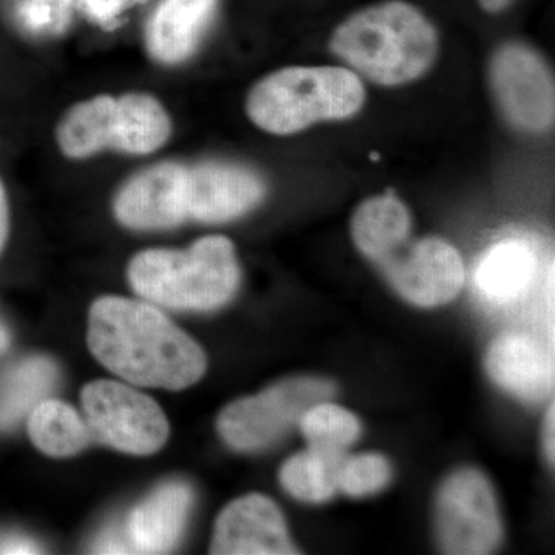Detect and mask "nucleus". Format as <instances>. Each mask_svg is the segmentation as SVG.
I'll use <instances>...</instances> for the list:
<instances>
[{"label": "nucleus", "mask_w": 555, "mask_h": 555, "mask_svg": "<svg viewBox=\"0 0 555 555\" xmlns=\"http://www.w3.org/2000/svg\"><path fill=\"white\" fill-rule=\"evenodd\" d=\"M170 134L169 113L155 96L126 93L116 98L112 150L126 155H150L164 147Z\"/></svg>", "instance_id": "nucleus-17"}, {"label": "nucleus", "mask_w": 555, "mask_h": 555, "mask_svg": "<svg viewBox=\"0 0 555 555\" xmlns=\"http://www.w3.org/2000/svg\"><path fill=\"white\" fill-rule=\"evenodd\" d=\"M9 199H7L5 188H3L2 181H0V254H2L3 247H5L7 238H9Z\"/></svg>", "instance_id": "nucleus-29"}, {"label": "nucleus", "mask_w": 555, "mask_h": 555, "mask_svg": "<svg viewBox=\"0 0 555 555\" xmlns=\"http://www.w3.org/2000/svg\"><path fill=\"white\" fill-rule=\"evenodd\" d=\"M42 553L35 540L25 535H5L0 539V554H39Z\"/></svg>", "instance_id": "nucleus-28"}, {"label": "nucleus", "mask_w": 555, "mask_h": 555, "mask_svg": "<svg viewBox=\"0 0 555 555\" xmlns=\"http://www.w3.org/2000/svg\"><path fill=\"white\" fill-rule=\"evenodd\" d=\"M554 430H555L554 406H551L550 412H547L546 430H545L546 454H547V456H550L551 462H554V454H555Z\"/></svg>", "instance_id": "nucleus-30"}, {"label": "nucleus", "mask_w": 555, "mask_h": 555, "mask_svg": "<svg viewBox=\"0 0 555 555\" xmlns=\"http://www.w3.org/2000/svg\"><path fill=\"white\" fill-rule=\"evenodd\" d=\"M489 86L511 126L531 133L553 127V73L531 47L518 42L500 47L489 64Z\"/></svg>", "instance_id": "nucleus-7"}, {"label": "nucleus", "mask_w": 555, "mask_h": 555, "mask_svg": "<svg viewBox=\"0 0 555 555\" xmlns=\"http://www.w3.org/2000/svg\"><path fill=\"white\" fill-rule=\"evenodd\" d=\"M96 554H134L124 525H112L105 528L91 545Z\"/></svg>", "instance_id": "nucleus-27"}, {"label": "nucleus", "mask_w": 555, "mask_h": 555, "mask_svg": "<svg viewBox=\"0 0 555 555\" xmlns=\"http://www.w3.org/2000/svg\"><path fill=\"white\" fill-rule=\"evenodd\" d=\"M189 167L159 163L120 188L113 210L120 224L134 230L173 229L188 215Z\"/></svg>", "instance_id": "nucleus-10"}, {"label": "nucleus", "mask_w": 555, "mask_h": 555, "mask_svg": "<svg viewBox=\"0 0 555 555\" xmlns=\"http://www.w3.org/2000/svg\"><path fill=\"white\" fill-rule=\"evenodd\" d=\"M219 0H159L145 25V49L153 61L182 64L195 54L217 16Z\"/></svg>", "instance_id": "nucleus-14"}, {"label": "nucleus", "mask_w": 555, "mask_h": 555, "mask_svg": "<svg viewBox=\"0 0 555 555\" xmlns=\"http://www.w3.org/2000/svg\"><path fill=\"white\" fill-rule=\"evenodd\" d=\"M363 82L339 67H288L255 83L246 109L268 133L294 134L321 120L347 119L363 108Z\"/></svg>", "instance_id": "nucleus-4"}, {"label": "nucleus", "mask_w": 555, "mask_h": 555, "mask_svg": "<svg viewBox=\"0 0 555 555\" xmlns=\"http://www.w3.org/2000/svg\"><path fill=\"white\" fill-rule=\"evenodd\" d=\"M310 447L345 452L361 434V423L352 412L337 404L320 401L302 414L298 422Z\"/></svg>", "instance_id": "nucleus-23"}, {"label": "nucleus", "mask_w": 555, "mask_h": 555, "mask_svg": "<svg viewBox=\"0 0 555 555\" xmlns=\"http://www.w3.org/2000/svg\"><path fill=\"white\" fill-rule=\"evenodd\" d=\"M334 393L335 386L327 379H286L257 397L230 404L219 415L218 430L229 447L258 451L280 440L310 406Z\"/></svg>", "instance_id": "nucleus-5"}, {"label": "nucleus", "mask_w": 555, "mask_h": 555, "mask_svg": "<svg viewBox=\"0 0 555 555\" xmlns=\"http://www.w3.org/2000/svg\"><path fill=\"white\" fill-rule=\"evenodd\" d=\"M89 346L131 385L181 390L203 378L207 360L192 338L150 302L104 297L91 306Z\"/></svg>", "instance_id": "nucleus-1"}, {"label": "nucleus", "mask_w": 555, "mask_h": 555, "mask_svg": "<svg viewBox=\"0 0 555 555\" xmlns=\"http://www.w3.org/2000/svg\"><path fill=\"white\" fill-rule=\"evenodd\" d=\"M60 369L47 357H30L0 374V429H11L53 392Z\"/></svg>", "instance_id": "nucleus-20"}, {"label": "nucleus", "mask_w": 555, "mask_h": 555, "mask_svg": "<svg viewBox=\"0 0 555 555\" xmlns=\"http://www.w3.org/2000/svg\"><path fill=\"white\" fill-rule=\"evenodd\" d=\"M540 273L537 248L524 238H507L485 251L474 272V283L489 305L511 306L535 287Z\"/></svg>", "instance_id": "nucleus-16"}, {"label": "nucleus", "mask_w": 555, "mask_h": 555, "mask_svg": "<svg viewBox=\"0 0 555 555\" xmlns=\"http://www.w3.org/2000/svg\"><path fill=\"white\" fill-rule=\"evenodd\" d=\"M398 294L422 308H436L452 301L465 284V266L447 241L426 238L378 262Z\"/></svg>", "instance_id": "nucleus-9"}, {"label": "nucleus", "mask_w": 555, "mask_h": 555, "mask_svg": "<svg viewBox=\"0 0 555 555\" xmlns=\"http://www.w3.org/2000/svg\"><path fill=\"white\" fill-rule=\"evenodd\" d=\"M390 466L385 456L363 454L343 460L338 488L350 496H366L386 488Z\"/></svg>", "instance_id": "nucleus-24"}, {"label": "nucleus", "mask_w": 555, "mask_h": 555, "mask_svg": "<svg viewBox=\"0 0 555 555\" xmlns=\"http://www.w3.org/2000/svg\"><path fill=\"white\" fill-rule=\"evenodd\" d=\"M83 418L91 437L133 455L155 454L169 438V422L155 400L112 379L83 387Z\"/></svg>", "instance_id": "nucleus-6"}, {"label": "nucleus", "mask_w": 555, "mask_h": 555, "mask_svg": "<svg viewBox=\"0 0 555 555\" xmlns=\"http://www.w3.org/2000/svg\"><path fill=\"white\" fill-rule=\"evenodd\" d=\"M211 554H298L288 539L286 520L268 496L250 494L230 503L215 526Z\"/></svg>", "instance_id": "nucleus-11"}, {"label": "nucleus", "mask_w": 555, "mask_h": 555, "mask_svg": "<svg viewBox=\"0 0 555 555\" xmlns=\"http://www.w3.org/2000/svg\"><path fill=\"white\" fill-rule=\"evenodd\" d=\"M481 9L489 11V13H499L507 9L513 3V0H478Z\"/></svg>", "instance_id": "nucleus-31"}, {"label": "nucleus", "mask_w": 555, "mask_h": 555, "mask_svg": "<svg viewBox=\"0 0 555 555\" xmlns=\"http://www.w3.org/2000/svg\"><path fill=\"white\" fill-rule=\"evenodd\" d=\"M331 50L379 86H401L425 75L437 60L438 35L425 14L389 0L352 14L334 31Z\"/></svg>", "instance_id": "nucleus-2"}, {"label": "nucleus", "mask_w": 555, "mask_h": 555, "mask_svg": "<svg viewBox=\"0 0 555 555\" xmlns=\"http://www.w3.org/2000/svg\"><path fill=\"white\" fill-rule=\"evenodd\" d=\"M486 369L496 385L524 400H543L554 389L553 350L529 334L509 332L496 338Z\"/></svg>", "instance_id": "nucleus-13"}, {"label": "nucleus", "mask_w": 555, "mask_h": 555, "mask_svg": "<svg viewBox=\"0 0 555 555\" xmlns=\"http://www.w3.org/2000/svg\"><path fill=\"white\" fill-rule=\"evenodd\" d=\"M437 524L447 554L483 555L499 546V507L483 474L460 469L444 481L438 495Z\"/></svg>", "instance_id": "nucleus-8"}, {"label": "nucleus", "mask_w": 555, "mask_h": 555, "mask_svg": "<svg viewBox=\"0 0 555 555\" xmlns=\"http://www.w3.org/2000/svg\"><path fill=\"white\" fill-rule=\"evenodd\" d=\"M73 0H24L17 10L25 30L35 35H57L67 28Z\"/></svg>", "instance_id": "nucleus-25"}, {"label": "nucleus", "mask_w": 555, "mask_h": 555, "mask_svg": "<svg viewBox=\"0 0 555 555\" xmlns=\"http://www.w3.org/2000/svg\"><path fill=\"white\" fill-rule=\"evenodd\" d=\"M264 195L261 177L238 164L203 163L189 169L188 215L195 221H232L257 207Z\"/></svg>", "instance_id": "nucleus-12"}, {"label": "nucleus", "mask_w": 555, "mask_h": 555, "mask_svg": "<svg viewBox=\"0 0 555 555\" xmlns=\"http://www.w3.org/2000/svg\"><path fill=\"white\" fill-rule=\"evenodd\" d=\"M10 341L11 338L9 328H7L5 326H3L2 323H0V356L7 352V349H9L10 347Z\"/></svg>", "instance_id": "nucleus-32"}, {"label": "nucleus", "mask_w": 555, "mask_h": 555, "mask_svg": "<svg viewBox=\"0 0 555 555\" xmlns=\"http://www.w3.org/2000/svg\"><path fill=\"white\" fill-rule=\"evenodd\" d=\"M127 275L139 297L177 310L221 308L241 280L235 247L225 236H206L185 250L141 251L131 259Z\"/></svg>", "instance_id": "nucleus-3"}, {"label": "nucleus", "mask_w": 555, "mask_h": 555, "mask_svg": "<svg viewBox=\"0 0 555 555\" xmlns=\"http://www.w3.org/2000/svg\"><path fill=\"white\" fill-rule=\"evenodd\" d=\"M192 503V488L170 481L134 507L124 524L134 554L170 553L184 531Z\"/></svg>", "instance_id": "nucleus-15"}, {"label": "nucleus", "mask_w": 555, "mask_h": 555, "mask_svg": "<svg viewBox=\"0 0 555 555\" xmlns=\"http://www.w3.org/2000/svg\"><path fill=\"white\" fill-rule=\"evenodd\" d=\"M116 98L108 94L78 102L69 107L56 126L62 155L86 159L102 150H112L115 134Z\"/></svg>", "instance_id": "nucleus-19"}, {"label": "nucleus", "mask_w": 555, "mask_h": 555, "mask_svg": "<svg viewBox=\"0 0 555 555\" xmlns=\"http://www.w3.org/2000/svg\"><path fill=\"white\" fill-rule=\"evenodd\" d=\"M412 219L406 206L386 193L364 201L352 218V238L361 254L379 262L406 243Z\"/></svg>", "instance_id": "nucleus-18"}, {"label": "nucleus", "mask_w": 555, "mask_h": 555, "mask_svg": "<svg viewBox=\"0 0 555 555\" xmlns=\"http://www.w3.org/2000/svg\"><path fill=\"white\" fill-rule=\"evenodd\" d=\"M28 434L40 452L60 459L78 454L91 440L86 418L60 400H43L33 409Z\"/></svg>", "instance_id": "nucleus-21"}, {"label": "nucleus", "mask_w": 555, "mask_h": 555, "mask_svg": "<svg viewBox=\"0 0 555 555\" xmlns=\"http://www.w3.org/2000/svg\"><path fill=\"white\" fill-rule=\"evenodd\" d=\"M149 0H76V9L91 24L115 30L119 27L120 16L137 5H144Z\"/></svg>", "instance_id": "nucleus-26"}, {"label": "nucleus", "mask_w": 555, "mask_h": 555, "mask_svg": "<svg viewBox=\"0 0 555 555\" xmlns=\"http://www.w3.org/2000/svg\"><path fill=\"white\" fill-rule=\"evenodd\" d=\"M345 452L310 447L288 459L281 469V485L288 494L308 503H323L338 491Z\"/></svg>", "instance_id": "nucleus-22"}]
</instances>
